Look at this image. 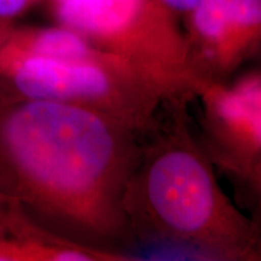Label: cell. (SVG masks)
<instances>
[{"instance_id":"1","label":"cell","mask_w":261,"mask_h":261,"mask_svg":"<svg viewBox=\"0 0 261 261\" xmlns=\"http://www.w3.org/2000/svg\"><path fill=\"white\" fill-rule=\"evenodd\" d=\"M143 136L90 108L29 99L3 128L8 155L62 240L119 261L132 237L123 211Z\"/></svg>"},{"instance_id":"5","label":"cell","mask_w":261,"mask_h":261,"mask_svg":"<svg viewBox=\"0 0 261 261\" xmlns=\"http://www.w3.org/2000/svg\"><path fill=\"white\" fill-rule=\"evenodd\" d=\"M184 18L189 60L198 79L227 81L259 50L261 0H198Z\"/></svg>"},{"instance_id":"3","label":"cell","mask_w":261,"mask_h":261,"mask_svg":"<svg viewBox=\"0 0 261 261\" xmlns=\"http://www.w3.org/2000/svg\"><path fill=\"white\" fill-rule=\"evenodd\" d=\"M56 10L62 25L122 58L167 100L191 98L198 77L179 16L162 0H80Z\"/></svg>"},{"instance_id":"8","label":"cell","mask_w":261,"mask_h":261,"mask_svg":"<svg viewBox=\"0 0 261 261\" xmlns=\"http://www.w3.org/2000/svg\"><path fill=\"white\" fill-rule=\"evenodd\" d=\"M74 2H80V0H55V4H65V3H74Z\"/></svg>"},{"instance_id":"6","label":"cell","mask_w":261,"mask_h":261,"mask_svg":"<svg viewBox=\"0 0 261 261\" xmlns=\"http://www.w3.org/2000/svg\"><path fill=\"white\" fill-rule=\"evenodd\" d=\"M32 0H0V17H12L27 8Z\"/></svg>"},{"instance_id":"4","label":"cell","mask_w":261,"mask_h":261,"mask_svg":"<svg viewBox=\"0 0 261 261\" xmlns=\"http://www.w3.org/2000/svg\"><path fill=\"white\" fill-rule=\"evenodd\" d=\"M191 98L201 102L202 140L213 165L260 191L261 75H243L236 83L198 79Z\"/></svg>"},{"instance_id":"2","label":"cell","mask_w":261,"mask_h":261,"mask_svg":"<svg viewBox=\"0 0 261 261\" xmlns=\"http://www.w3.org/2000/svg\"><path fill=\"white\" fill-rule=\"evenodd\" d=\"M187 99L169 100L166 122L148 132L127 182L123 211L132 240L181 248L196 259L260 256L256 224L220 188L214 165L190 132Z\"/></svg>"},{"instance_id":"7","label":"cell","mask_w":261,"mask_h":261,"mask_svg":"<svg viewBox=\"0 0 261 261\" xmlns=\"http://www.w3.org/2000/svg\"><path fill=\"white\" fill-rule=\"evenodd\" d=\"M162 2L178 16H184L194 8L198 0H162Z\"/></svg>"}]
</instances>
